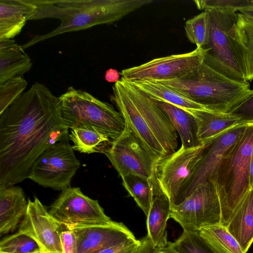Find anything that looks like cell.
<instances>
[{
  "mask_svg": "<svg viewBox=\"0 0 253 253\" xmlns=\"http://www.w3.org/2000/svg\"><path fill=\"white\" fill-rule=\"evenodd\" d=\"M59 98L35 83L0 115V187L28 178L36 160L60 142H68Z\"/></svg>",
  "mask_w": 253,
  "mask_h": 253,
  "instance_id": "obj_1",
  "label": "cell"
},
{
  "mask_svg": "<svg viewBox=\"0 0 253 253\" xmlns=\"http://www.w3.org/2000/svg\"><path fill=\"white\" fill-rule=\"evenodd\" d=\"M37 10L30 20L56 18L59 26L51 32L36 35L21 45L24 49L53 37L111 24L152 2V0H31Z\"/></svg>",
  "mask_w": 253,
  "mask_h": 253,
  "instance_id": "obj_2",
  "label": "cell"
},
{
  "mask_svg": "<svg viewBox=\"0 0 253 253\" xmlns=\"http://www.w3.org/2000/svg\"><path fill=\"white\" fill-rule=\"evenodd\" d=\"M111 100L126 124L160 158L177 150L178 134L156 101L122 78L112 88Z\"/></svg>",
  "mask_w": 253,
  "mask_h": 253,
  "instance_id": "obj_3",
  "label": "cell"
},
{
  "mask_svg": "<svg viewBox=\"0 0 253 253\" xmlns=\"http://www.w3.org/2000/svg\"><path fill=\"white\" fill-rule=\"evenodd\" d=\"M156 82L182 92L210 110L224 113L230 112L253 93L249 82L232 80L204 61L184 78Z\"/></svg>",
  "mask_w": 253,
  "mask_h": 253,
  "instance_id": "obj_4",
  "label": "cell"
},
{
  "mask_svg": "<svg viewBox=\"0 0 253 253\" xmlns=\"http://www.w3.org/2000/svg\"><path fill=\"white\" fill-rule=\"evenodd\" d=\"M230 217L227 193L218 175L200 184L180 204L171 206L170 215L188 232L211 225L226 226Z\"/></svg>",
  "mask_w": 253,
  "mask_h": 253,
  "instance_id": "obj_5",
  "label": "cell"
},
{
  "mask_svg": "<svg viewBox=\"0 0 253 253\" xmlns=\"http://www.w3.org/2000/svg\"><path fill=\"white\" fill-rule=\"evenodd\" d=\"M58 98L61 118L69 129L92 126L112 141L125 129L126 123L119 111L85 91L70 86Z\"/></svg>",
  "mask_w": 253,
  "mask_h": 253,
  "instance_id": "obj_6",
  "label": "cell"
},
{
  "mask_svg": "<svg viewBox=\"0 0 253 253\" xmlns=\"http://www.w3.org/2000/svg\"><path fill=\"white\" fill-rule=\"evenodd\" d=\"M211 30L204 62L227 78L240 83L247 81L235 40L237 13L229 8H209Z\"/></svg>",
  "mask_w": 253,
  "mask_h": 253,
  "instance_id": "obj_7",
  "label": "cell"
},
{
  "mask_svg": "<svg viewBox=\"0 0 253 253\" xmlns=\"http://www.w3.org/2000/svg\"><path fill=\"white\" fill-rule=\"evenodd\" d=\"M104 154L121 177L134 174L156 180V167L161 158L126 124L122 134L112 141Z\"/></svg>",
  "mask_w": 253,
  "mask_h": 253,
  "instance_id": "obj_8",
  "label": "cell"
},
{
  "mask_svg": "<svg viewBox=\"0 0 253 253\" xmlns=\"http://www.w3.org/2000/svg\"><path fill=\"white\" fill-rule=\"evenodd\" d=\"M74 151L68 142L56 143L36 160L28 178L56 190L62 191L70 187L72 178L80 167Z\"/></svg>",
  "mask_w": 253,
  "mask_h": 253,
  "instance_id": "obj_9",
  "label": "cell"
},
{
  "mask_svg": "<svg viewBox=\"0 0 253 253\" xmlns=\"http://www.w3.org/2000/svg\"><path fill=\"white\" fill-rule=\"evenodd\" d=\"M253 153V122L229 152L218 173L228 195L231 216L250 189L249 171Z\"/></svg>",
  "mask_w": 253,
  "mask_h": 253,
  "instance_id": "obj_10",
  "label": "cell"
},
{
  "mask_svg": "<svg viewBox=\"0 0 253 253\" xmlns=\"http://www.w3.org/2000/svg\"><path fill=\"white\" fill-rule=\"evenodd\" d=\"M206 50L197 47L189 52L153 59L122 71V78L128 82L162 81L184 78L204 61Z\"/></svg>",
  "mask_w": 253,
  "mask_h": 253,
  "instance_id": "obj_11",
  "label": "cell"
},
{
  "mask_svg": "<svg viewBox=\"0 0 253 253\" xmlns=\"http://www.w3.org/2000/svg\"><path fill=\"white\" fill-rule=\"evenodd\" d=\"M213 141L189 148L181 145L175 152L159 161L156 180L171 206L175 204L182 186L194 171L206 148Z\"/></svg>",
  "mask_w": 253,
  "mask_h": 253,
  "instance_id": "obj_12",
  "label": "cell"
},
{
  "mask_svg": "<svg viewBox=\"0 0 253 253\" xmlns=\"http://www.w3.org/2000/svg\"><path fill=\"white\" fill-rule=\"evenodd\" d=\"M252 122L239 124L216 138L206 148L194 171L182 186L174 205L182 202L200 184L218 175L229 152Z\"/></svg>",
  "mask_w": 253,
  "mask_h": 253,
  "instance_id": "obj_13",
  "label": "cell"
},
{
  "mask_svg": "<svg viewBox=\"0 0 253 253\" xmlns=\"http://www.w3.org/2000/svg\"><path fill=\"white\" fill-rule=\"evenodd\" d=\"M49 213L61 226L105 224L113 221L98 201L85 195L79 187H69L62 190Z\"/></svg>",
  "mask_w": 253,
  "mask_h": 253,
  "instance_id": "obj_14",
  "label": "cell"
},
{
  "mask_svg": "<svg viewBox=\"0 0 253 253\" xmlns=\"http://www.w3.org/2000/svg\"><path fill=\"white\" fill-rule=\"evenodd\" d=\"M59 224L37 198L28 200L26 213L19 225L18 232L33 238L47 253H63Z\"/></svg>",
  "mask_w": 253,
  "mask_h": 253,
  "instance_id": "obj_15",
  "label": "cell"
},
{
  "mask_svg": "<svg viewBox=\"0 0 253 253\" xmlns=\"http://www.w3.org/2000/svg\"><path fill=\"white\" fill-rule=\"evenodd\" d=\"M76 235V253H97L106 248L136 239L123 223L112 221L109 223L68 225Z\"/></svg>",
  "mask_w": 253,
  "mask_h": 253,
  "instance_id": "obj_16",
  "label": "cell"
},
{
  "mask_svg": "<svg viewBox=\"0 0 253 253\" xmlns=\"http://www.w3.org/2000/svg\"><path fill=\"white\" fill-rule=\"evenodd\" d=\"M36 10L31 0H0V41L17 36Z\"/></svg>",
  "mask_w": 253,
  "mask_h": 253,
  "instance_id": "obj_17",
  "label": "cell"
},
{
  "mask_svg": "<svg viewBox=\"0 0 253 253\" xmlns=\"http://www.w3.org/2000/svg\"><path fill=\"white\" fill-rule=\"evenodd\" d=\"M188 112L195 118L197 137L200 144L213 141L229 129L245 122H242L238 116L230 112L200 110Z\"/></svg>",
  "mask_w": 253,
  "mask_h": 253,
  "instance_id": "obj_18",
  "label": "cell"
},
{
  "mask_svg": "<svg viewBox=\"0 0 253 253\" xmlns=\"http://www.w3.org/2000/svg\"><path fill=\"white\" fill-rule=\"evenodd\" d=\"M28 207L23 190L18 186L0 187V235L14 231Z\"/></svg>",
  "mask_w": 253,
  "mask_h": 253,
  "instance_id": "obj_19",
  "label": "cell"
},
{
  "mask_svg": "<svg viewBox=\"0 0 253 253\" xmlns=\"http://www.w3.org/2000/svg\"><path fill=\"white\" fill-rule=\"evenodd\" d=\"M171 208L169 198L157 183L146 222L147 235L155 247L164 248L169 244L167 223L170 218Z\"/></svg>",
  "mask_w": 253,
  "mask_h": 253,
  "instance_id": "obj_20",
  "label": "cell"
},
{
  "mask_svg": "<svg viewBox=\"0 0 253 253\" xmlns=\"http://www.w3.org/2000/svg\"><path fill=\"white\" fill-rule=\"evenodd\" d=\"M226 227L247 253L253 243V190L250 188L246 193Z\"/></svg>",
  "mask_w": 253,
  "mask_h": 253,
  "instance_id": "obj_21",
  "label": "cell"
},
{
  "mask_svg": "<svg viewBox=\"0 0 253 253\" xmlns=\"http://www.w3.org/2000/svg\"><path fill=\"white\" fill-rule=\"evenodd\" d=\"M32 62L21 45L11 40L0 41V84L28 72Z\"/></svg>",
  "mask_w": 253,
  "mask_h": 253,
  "instance_id": "obj_22",
  "label": "cell"
},
{
  "mask_svg": "<svg viewBox=\"0 0 253 253\" xmlns=\"http://www.w3.org/2000/svg\"><path fill=\"white\" fill-rule=\"evenodd\" d=\"M129 82L154 100L166 102L187 111L210 110L186 94L161 83L153 81Z\"/></svg>",
  "mask_w": 253,
  "mask_h": 253,
  "instance_id": "obj_23",
  "label": "cell"
},
{
  "mask_svg": "<svg viewBox=\"0 0 253 253\" xmlns=\"http://www.w3.org/2000/svg\"><path fill=\"white\" fill-rule=\"evenodd\" d=\"M155 101L169 118L180 136L182 146L189 148L201 144L197 137L195 118L189 112L166 102Z\"/></svg>",
  "mask_w": 253,
  "mask_h": 253,
  "instance_id": "obj_24",
  "label": "cell"
},
{
  "mask_svg": "<svg viewBox=\"0 0 253 253\" xmlns=\"http://www.w3.org/2000/svg\"><path fill=\"white\" fill-rule=\"evenodd\" d=\"M235 40L247 82L253 80V18L237 13Z\"/></svg>",
  "mask_w": 253,
  "mask_h": 253,
  "instance_id": "obj_25",
  "label": "cell"
},
{
  "mask_svg": "<svg viewBox=\"0 0 253 253\" xmlns=\"http://www.w3.org/2000/svg\"><path fill=\"white\" fill-rule=\"evenodd\" d=\"M70 129L69 139L73 143L72 148L80 153L104 154L113 141L105 133L92 126H81Z\"/></svg>",
  "mask_w": 253,
  "mask_h": 253,
  "instance_id": "obj_26",
  "label": "cell"
},
{
  "mask_svg": "<svg viewBox=\"0 0 253 253\" xmlns=\"http://www.w3.org/2000/svg\"><path fill=\"white\" fill-rule=\"evenodd\" d=\"M198 232L216 253H244L226 227L221 224L204 226Z\"/></svg>",
  "mask_w": 253,
  "mask_h": 253,
  "instance_id": "obj_27",
  "label": "cell"
},
{
  "mask_svg": "<svg viewBox=\"0 0 253 253\" xmlns=\"http://www.w3.org/2000/svg\"><path fill=\"white\" fill-rule=\"evenodd\" d=\"M122 184L147 216L153 201L157 180L130 174L122 177Z\"/></svg>",
  "mask_w": 253,
  "mask_h": 253,
  "instance_id": "obj_28",
  "label": "cell"
},
{
  "mask_svg": "<svg viewBox=\"0 0 253 253\" xmlns=\"http://www.w3.org/2000/svg\"><path fill=\"white\" fill-rule=\"evenodd\" d=\"M184 29L187 38L198 48H203L208 43L211 30V18L209 12H204L188 19Z\"/></svg>",
  "mask_w": 253,
  "mask_h": 253,
  "instance_id": "obj_29",
  "label": "cell"
},
{
  "mask_svg": "<svg viewBox=\"0 0 253 253\" xmlns=\"http://www.w3.org/2000/svg\"><path fill=\"white\" fill-rule=\"evenodd\" d=\"M169 246L179 253H216L200 236L198 231H183Z\"/></svg>",
  "mask_w": 253,
  "mask_h": 253,
  "instance_id": "obj_30",
  "label": "cell"
},
{
  "mask_svg": "<svg viewBox=\"0 0 253 253\" xmlns=\"http://www.w3.org/2000/svg\"><path fill=\"white\" fill-rule=\"evenodd\" d=\"M39 251L42 250L33 238L18 231L0 243V253H32Z\"/></svg>",
  "mask_w": 253,
  "mask_h": 253,
  "instance_id": "obj_31",
  "label": "cell"
},
{
  "mask_svg": "<svg viewBox=\"0 0 253 253\" xmlns=\"http://www.w3.org/2000/svg\"><path fill=\"white\" fill-rule=\"evenodd\" d=\"M27 85V81L22 76L0 84V115L21 97Z\"/></svg>",
  "mask_w": 253,
  "mask_h": 253,
  "instance_id": "obj_32",
  "label": "cell"
},
{
  "mask_svg": "<svg viewBox=\"0 0 253 253\" xmlns=\"http://www.w3.org/2000/svg\"><path fill=\"white\" fill-rule=\"evenodd\" d=\"M194 2L198 9L204 10L209 8H229L237 11L253 5V0H206Z\"/></svg>",
  "mask_w": 253,
  "mask_h": 253,
  "instance_id": "obj_33",
  "label": "cell"
},
{
  "mask_svg": "<svg viewBox=\"0 0 253 253\" xmlns=\"http://www.w3.org/2000/svg\"><path fill=\"white\" fill-rule=\"evenodd\" d=\"M230 113L240 117L242 122H253V93Z\"/></svg>",
  "mask_w": 253,
  "mask_h": 253,
  "instance_id": "obj_34",
  "label": "cell"
},
{
  "mask_svg": "<svg viewBox=\"0 0 253 253\" xmlns=\"http://www.w3.org/2000/svg\"><path fill=\"white\" fill-rule=\"evenodd\" d=\"M64 227L65 229L61 230L60 233L63 253H76L78 245L76 235L72 230Z\"/></svg>",
  "mask_w": 253,
  "mask_h": 253,
  "instance_id": "obj_35",
  "label": "cell"
},
{
  "mask_svg": "<svg viewBox=\"0 0 253 253\" xmlns=\"http://www.w3.org/2000/svg\"><path fill=\"white\" fill-rule=\"evenodd\" d=\"M136 253H179L169 245L164 248L155 247L147 235L139 240Z\"/></svg>",
  "mask_w": 253,
  "mask_h": 253,
  "instance_id": "obj_36",
  "label": "cell"
},
{
  "mask_svg": "<svg viewBox=\"0 0 253 253\" xmlns=\"http://www.w3.org/2000/svg\"><path fill=\"white\" fill-rule=\"evenodd\" d=\"M139 240H132L103 249L97 253H136Z\"/></svg>",
  "mask_w": 253,
  "mask_h": 253,
  "instance_id": "obj_37",
  "label": "cell"
},
{
  "mask_svg": "<svg viewBox=\"0 0 253 253\" xmlns=\"http://www.w3.org/2000/svg\"><path fill=\"white\" fill-rule=\"evenodd\" d=\"M249 182L250 188L253 190V153L252 155L251 160L250 171H249Z\"/></svg>",
  "mask_w": 253,
  "mask_h": 253,
  "instance_id": "obj_38",
  "label": "cell"
},
{
  "mask_svg": "<svg viewBox=\"0 0 253 253\" xmlns=\"http://www.w3.org/2000/svg\"><path fill=\"white\" fill-rule=\"evenodd\" d=\"M240 13L253 18V7H248L239 10Z\"/></svg>",
  "mask_w": 253,
  "mask_h": 253,
  "instance_id": "obj_39",
  "label": "cell"
},
{
  "mask_svg": "<svg viewBox=\"0 0 253 253\" xmlns=\"http://www.w3.org/2000/svg\"><path fill=\"white\" fill-rule=\"evenodd\" d=\"M32 253H46L43 251H36V252H33Z\"/></svg>",
  "mask_w": 253,
  "mask_h": 253,
  "instance_id": "obj_40",
  "label": "cell"
},
{
  "mask_svg": "<svg viewBox=\"0 0 253 253\" xmlns=\"http://www.w3.org/2000/svg\"><path fill=\"white\" fill-rule=\"evenodd\" d=\"M253 7V6H252V7Z\"/></svg>",
  "mask_w": 253,
  "mask_h": 253,
  "instance_id": "obj_41",
  "label": "cell"
}]
</instances>
